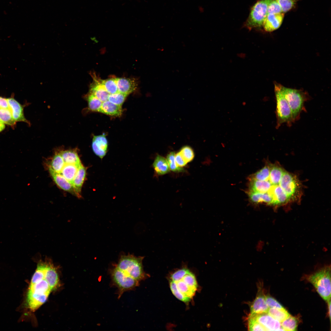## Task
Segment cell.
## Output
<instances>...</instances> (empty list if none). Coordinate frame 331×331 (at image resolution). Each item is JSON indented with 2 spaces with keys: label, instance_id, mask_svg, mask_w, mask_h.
Wrapping results in <instances>:
<instances>
[{
  "label": "cell",
  "instance_id": "obj_1",
  "mask_svg": "<svg viewBox=\"0 0 331 331\" xmlns=\"http://www.w3.org/2000/svg\"><path fill=\"white\" fill-rule=\"evenodd\" d=\"M281 93L287 100L291 108L294 123L299 120L302 111H306L305 103L310 100V97L306 91L285 87L275 82Z\"/></svg>",
  "mask_w": 331,
  "mask_h": 331
},
{
  "label": "cell",
  "instance_id": "obj_2",
  "mask_svg": "<svg viewBox=\"0 0 331 331\" xmlns=\"http://www.w3.org/2000/svg\"><path fill=\"white\" fill-rule=\"evenodd\" d=\"M143 257L131 255H123L116 266L140 282L149 276L144 272L143 265Z\"/></svg>",
  "mask_w": 331,
  "mask_h": 331
},
{
  "label": "cell",
  "instance_id": "obj_3",
  "mask_svg": "<svg viewBox=\"0 0 331 331\" xmlns=\"http://www.w3.org/2000/svg\"><path fill=\"white\" fill-rule=\"evenodd\" d=\"M307 280L325 301L331 299V268L326 266L309 275Z\"/></svg>",
  "mask_w": 331,
  "mask_h": 331
},
{
  "label": "cell",
  "instance_id": "obj_4",
  "mask_svg": "<svg viewBox=\"0 0 331 331\" xmlns=\"http://www.w3.org/2000/svg\"><path fill=\"white\" fill-rule=\"evenodd\" d=\"M274 92L276 101V128L278 129L284 123H285L287 126L291 127L294 122L288 104L275 84Z\"/></svg>",
  "mask_w": 331,
  "mask_h": 331
},
{
  "label": "cell",
  "instance_id": "obj_5",
  "mask_svg": "<svg viewBox=\"0 0 331 331\" xmlns=\"http://www.w3.org/2000/svg\"><path fill=\"white\" fill-rule=\"evenodd\" d=\"M110 274L112 285L118 288V299L124 292L135 289L139 285V281L116 266L111 270Z\"/></svg>",
  "mask_w": 331,
  "mask_h": 331
},
{
  "label": "cell",
  "instance_id": "obj_6",
  "mask_svg": "<svg viewBox=\"0 0 331 331\" xmlns=\"http://www.w3.org/2000/svg\"><path fill=\"white\" fill-rule=\"evenodd\" d=\"M272 0H261L252 7L245 26L249 30L261 27L267 14L268 5Z\"/></svg>",
  "mask_w": 331,
  "mask_h": 331
},
{
  "label": "cell",
  "instance_id": "obj_7",
  "mask_svg": "<svg viewBox=\"0 0 331 331\" xmlns=\"http://www.w3.org/2000/svg\"><path fill=\"white\" fill-rule=\"evenodd\" d=\"M261 325L266 331L284 330L281 323L274 318L268 313L250 315Z\"/></svg>",
  "mask_w": 331,
  "mask_h": 331
},
{
  "label": "cell",
  "instance_id": "obj_8",
  "mask_svg": "<svg viewBox=\"0 0 331 331\" xmlns=\"http://www.w3.org/2000/svg\"><path fill=\"white\" fill-rule=\"evenodd\" d=\"M92 74L93 80L90 86L88 93L93 95L102 102L108 100L110 94L100 82L99 77L94 73Z\"/></svg>",
  "mask_w": 331,
  "mask_h": 331
},
{
  "label": "cell",
  "instance_id": "obj_9",
  "mask_svg": "<svg viewBox=\"0 0 331 331\" xmlns=\"http://www.w3.org/2000/svg\"><path fill=\"white\" fill-rule=\"evenodd\" d=\"M13 117L17 122H23L30 125V123L25 117L24 107L13 97L7 98Z\"/></svg>",
  "mask_w": 331,
  "mask_h": 331
},
{
  "label": "cell",
  "instance_id": "obj_10",
  "mask_svg": "<svg viewBox=\"0 0 331 331\" xmlns=\"http://www.w3.org/2000/svg\"><path fill=\"white\" fill-rule=\"evenodd\" d=\"M92 147L94 153L102 159L106 155L108 148V141L105 135L94 136L92 140Z\"/></svg>",
  "mask_w": 331,
  "mask_h": 331
},
{
  "label": "cell",
  "instance_id": "obj_11",
  "mask_svg": "<svg viewBox=\"0 0 331 331\" xmlns=\"http://www.w3.org/2000/svg\"><path fill=\"white\" fill-rule=\"evenodd\" d=\"M284 17V13L267 14L263 23L264 30L268 32L273 31L281 25Z\"/></svg>",
  "mask_w": 331,
  "mask_h": 331
},
{
  "label": "cell",
  "instance_id": "obj_12",
  "mask_svg": "<svg viewBox=\"0 0 331 331\" xmlns=\"http://www.w3.org/2000/svg\"><path fill=\"white\" fill-rule=\"evenodd\" d=\"M48 169L52 178L58 186L62 189L79 197L72 184L60 174L55 172L49 167Z\"/></svg>",
  "mask_w": 331,
  "mask_h": 331
},
{
  "label": "cell",
  "instance_id": "obj_13",
  "mask_svg": "<svg viewBox=\"0 0 331 331\" xmlns=\"http://www.w3.org/2000/svg\"><path fill=\"white\" fill-rule=\"evenodd\" d=\"M49 294L41 293H27L26 303L27 306L34 311L43 304L47 300Z\"/></svg>",
  "mask_w": 331,
  "mask_h": 331
},
{
  "label": "cell",
  "instance_id": "obj_14",
  "mask_svg": "<svg viewBox=\"0 0 331 331\" xmlns=\"http://www.w3.org/2000/svg\"><path fill=\"white\" fill-rule=\"evenodd\" d=\"M117 84L119 92L128 95L137 88L136 81L133 78H117Z\"/></svg>",
  "mask_w": 331,
  "mask_h": 331
},
{
  "label": "cell",
  "instance_id": "obj_15",
  "mask_svg": "<svg viewBox=\"0 0 331 331\" xmlns=\"http://www.w3.org/2000/svg\"><path fill=\"white\" fill-rule=\"evenodd\" d=\"M269 308L265 302V296L260 293L250 306V315L267 313Z\"/></svg>",
  "mask_w": 331,
  "mask_h": 331
},
{
  "label": "cell",
  "instance_id": "obj_16",
  "mask_svg": "<svg viewBox=\"0 0 331 331\" xmlns=\"http://www.w3.org/2000/svg\"><path fill=\"white\" fill-rule=\"evenodd\" d=\"M99 112L111 116H120L122 113V106L107 100L102 102Z\"/></svg>",
  "mask_w": 331,
  "mask_h": 331
},
{
  "label": "cell",
  "instance_id": "obj_17",
  "mask_svg": "<svg viewBox=\"0 0 331 331\" xmlns=\"http://www.w3.org/2000/svg\"><path fill=\"white\" fill-rule=\"evenodd\" d=\"M44 279L48 283L51 290H55L58 287L59 281L58 274L55 268L50 261Z\"/></svg>",
  "mask_w": 331,
  "mask_h": 331
},
{
  "label": "cell",
  "instance_id": "obj_18",
  "mask_svg": "<svg viewBox=\"0 0 331 331\" xmlns=\"http://www.w3.org/2000/svg\"><path fill=\"white\" fill-rule=\"evenodd\" d=\"M153 166L155 171L159 175L167 173L170 170L166 159L158 154L154 159Z\"/></svg>",
  "mask_w": 331,
  "mask_h": 331
},
{
  "label": "cell",
  "instance_id": "obj_19",
  "mask_svg": "<svg viewBox=\"0 0 331 331\" xmlns=\"http://www.w3.org/2000/svg\"><path fill=\"white\" fill-rule=\"evenodd\" d=\"M86 175V169L82 165L79 168L72 184L79 197Z\"/></svg>",
  "mask_w": 331,
  "mask_h": 331
},
{
  "label": "cell",
  "instance_id": "obj_20",
  "mask_svg": "<svg viewBox=\"0 0 331 331\" xmlns=\"http://www.w3.org/2000/svg\"><path fill=\"white\" fill-rule=\"evenodd\" d=\"M82 165V164H65L60 174L63 175L67 180L72 184L74 179L79 168Z\"/></svg>",
  "mask_w": 331,
  "mask_h": 331
},
{
  "label": "cell",
  "instance_id": "obj_21",
  "mask_svg": "<svg viewBox=\"0 0 331 331\" xmlns=\"http://www.w3.org/2000/svg\"><path fill=\"white\" fill-rule=\"evenodd\" d=\"M51 290L46 280L44 279L36 283L30 284L27 293H41L50 294Z\"/></svg>",
  "mask_w": 331,
  "mask_h": 331
},
{
  "label": "cell",
  "instance_id": "obj_22",
  "mask_svg": "<svg viewBox=\"0 0 331 331\" xmlns=\"http://www.w3.org/2000/svg\"><path fill=\"white\" fill-rule=\"evenodd\" d=\"M65 164H82L76 151L74 150H62L59 152Z\"/></svg>",
  "mask_w": 331,
  "mask_h": 331
},
{
  "label": "cell",
  "instance_id": "obj_23",
  "mask_svg": "<svg viewBox=\"0 0 331 331\" xmlns=\"http://www.w3.org/2000/svg\"><path fill=\"white\" fill-rule=\"evenodd\" d=\"M248 195L250 201L254 203H264L268 205H272V199L267 193L249 191Z\"/></svg>",
  "mask_w": 331,
  "mask_h": 331
},
{
  "label": "cell",
  "instance_id": "obj_24",
  "mask_svg": "<svg viewBox=\"0 0 331 331\" xmlns=\"http://www.w3.org/2000/svg\"><path fill=\"white\" fill-rule=\"evenodd\" d=\"M117 78H112L102 79L99 78V80L105 90L109 94H114L119 92L117 84Z\"/></svg>",
  "mask_w": 331,
  "mask_h": 331
},
{
  "label": "cell",
  "instance_id": "obj_25",
  "mask_svg": "<svg viewBox=\"0 0 331 331\" xmlns=\"http://www.w3.org/2000/svg\"><path fill=\"white\" fill-rule=\"evenodd\" d=\"M65 165L64 160L59 152L54 155L49 167L55 172L60 173Z\"/></svg>",
  "mask_w": 331,
  "mask_h": 331
},
{
  "label": "cell",
  "instance_id": "obj_26",
  "mask_svg": "<svg viewBox=\"0 0 331 331\" xmlns=\"http://www.w3.org/2000/svg\"><path fill=\"white\" fill-rule=\"evenodd\" d=\"M268 313L280 323L290 315L284 308H269Z\"/></svg>",
  "mask_w": 331,
  "mask_h": 331
},
{
  "label": "cell",
  "instance_id": "obj_27",
  "mask_svg": "<svg viewBox=\"0 0 331 331\" xmlns=\"http://www.w3.org/2000/svg\"><path fill=\"white\" fill-rule=\"evenodd\" d=\"M85 98L88 102L89 109L93 112H99L102 102L94 96L89 93L86 95Z\"/></svg>",
  "mask_w": 331,
  "mask_h": 331
},
{
  "label": "cell",
  "instance_id": "obj_28",
  "mask_svg": "<svg viewBox=\"0 0 331 331\" xmlns=\"http://www.w3.org/2000/svg\"><path fill=\"white\" fill-rule=\"evenodd\" d=\"M0 121L4 124L13 127L16 122L13 117L9 109L0 108Z\"/></svg>",
  "mask_w": 331,
  "mask_h": 331
},
{
  "label": "cell",
  "instance_id": "obj_29",
  "mask_svg": "<svg viewBox=\"0 0 331 331\" xmlns=\"http://www.w3.org/2000/svg\"><path fill=\"white\" fill-rule=\"evenodd\" d=\"M281 327L285 331H296L298 325V321L295 317L291 315L281 322Z\"/></svg>",
  "mask_w": 331,
  "mask_h": 331
},
{
  "label": "cell",
  "instance_id": "obj_30",
  "mask_svg": "<svg viewBox=\"0 0 331 331\" xmlns=\"http://www.w3.org/2000/svg\"><path fill=\"white\" fill-rule=\"evenodd\" d=\"M270 173L269 164L265 165L262 169L252 175L249 179L264 181L268 177Z\"/></svg>",
  "mask_w": 331,
  "mask_h": 331
},
{
  "label": "cell",
  "instance_id": "obj_31",
  "mask_svg": "<svg viewBox=\"0 0 331 331\" xmlns=\"http://www.w3.org/2000/svg\"><path fill=\"white\" fill-rule=\"evenodd\" d=\"M175 153L171 152L168 154L166 160L170 170L174 172H181L184 170L183 169L177 166L175 159Z\"/></svg>",
  "mask_w": 331,
  "mask_h": 331
},
{
  "label": "cell",
  "instance_id": "obj_32",
  "mask_svg": "<svg viewBox=\"0 0 331 331\" xmlns=\"http://www.w3.org/2000/svg\"><path fill=\"white\" fill-rule=\"evenodd\" d=\"M127 96L118 92L114 94H110L108 100L115 104L122 106Z\"/></svg>",
  "mask_w": 331,
  "mask_h": 331
},
{
  "label": "cell",
  "instance_id": "obj_33",
  "mask_svg": "<svg viewBox=\"0 0 331 331\" xmlns=\"http://www.w3.org/2000/svg\"><path fill=\"white\" fill-rule=\"evenodd\" d=\"M179 152L187 163L191 162L194 157L193 150L188 146L182 147Z\"/></svg>",
  "mask_w": 331,
  "mask_h": 331
},
{
  "label": "cell",
  "instance_id": "obj_34",
  "mask_svg": "<svg viewBox=\"0 0 331 331\" xmlns=\"http://www.w3.org/2000/svg\"><path fill=\"white\" fill-rule=\"evenodd\" d=\"M280 5L282 12L285 13L291 10L298 0H276Z\"/></svg>",
  "mask_w": 331,
  "mask_h": 331
},
{
  "label": "cell",
  "instance_id": "obj_35",
  "mask_svg": "<svg viewBox=\"0 0 331 331\" xmlns=\"http://www.w3.org/2000/svg\"><path fill=\"white\" fill-rule=\"evenodd\" d=\"M248 323L249 330L266 331L265 329L252 317L249 316Z\"/></svg>",
  "mask_w": 331,
  "mask_h": 331
},
{
  "label": "cell",
  "instance_id": "obj_36",
  "mask_svg": "<svg viewBox=\"0 0 331 331\" xmlns=\"http://www.w3.org/2000/svg\"><path fill=\"white\" fill-rule=\"evenodd\" d=\"M281 8L276 0H272L268 5L267 14H276L282 13Z\"/></svg>",
  "mask_w": 331,
  "mask_h": 331
},
{
  "label": "cell",
  "instance_id": "obj_37",
  "mask_svg": "<svg viewBox=\"0 0 331 331\" xmlns=\"http://www.w3.org/2000/svg\"><path fill=\"white\" fill-rule=\"evenodd\" d=\"M189 270L186 268H183L178 270L173 273L170 276V281H175L181 279Z\"/></svg>",
  "mask_w": 331,
  "mask_h": 331
},
{
  "label": "cell",
  "instance_id": "obj_38",
  "mask_svg": "<svg viewBox=\"0 0 331 331\" xmlns=\"http://www.w3.org/2000/svg\"><path fill=\"white\" fill-rule=\"evenodd\" d=\"M265 300L266 303L269 308H284L276 300L269 295L265 296Z\"/></svg>",
  "mask_w": 331,
  "mask_h": 331
},
{
  "label": "cell",
  "instance_id": "obj_39",
  "mask_svg": "<svg viewBox=\"0 0 331 331\" xmlns=\"http://www.w3.org/2000/svg\"><path fill=\"white\" fill-rule=\"evenodd\" d=\"M175 159L177 165L180 167L185 166L187 163L179 152L175 154Z\"/></svg>",
  "mask_w": 331,
  "mask_h": 331
},
{
  "label": "cell",
  "instance_id": "obj_40",
  "mask_svg": "<svg viewBox=\"0 0 331 331\" xmlns=\"http://www.w3.org/2000/svg\"><path fill=\"white\" fill-rule=\"evenodd\" d=\"M0 108L9 109L7 98L0 96Z\"/></svg>",
  "mask_w": 331,
  "mask_h": 331
},
{
  "label": "cell",
  "instance_id": "obj_41",
  "mask_svg": "<svg viewBox=\"0 0 331 331\" xmlns=\"http://www.w3.org/2000/svg\"><path fill=\"white\" fill-rule=\"evenodd\" d=\"M327 302H328V315H329V319H330V320H331V299H330L329 300H328V301H327Z\"/></svg>",
  "mask_w": 331,
  "mask_h": 331
},
{
  "label": "cell",
  "instance_id": "obj_42",
  "mask_svg": "<svg viewBox=\"0 0 331 331\" xmlns=\"http://www.w3.org/2000/svg\"><path fill=\"white\" fill-rule=\"evenodd\" d=\"M5 124L2 122H0V131L4 129L5 126Z\"/></svg>",
  "mask_w": 331,
  "mask_h": 331
},
{
  "label": "cell",
  "instance_id": "obj_43",
  "mask_svg": "<svg viewBox=\"0 0 331 331\" xmlns=\"http://www.w3.org/2000/svg\"><path fill=\"white\" fill-rule=\"evenodd\" d=\"M0 122H1L0 121Z\"/></svg>",
  "mask_w": 331,
  "mask_h": 331
}]
</instances>
